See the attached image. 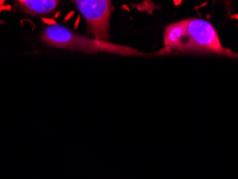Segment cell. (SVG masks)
<instances>
[{
	"instance_id": "1",
	"label": "cell",
	"mask_w": 238,
	"mask_h": 179,
	"mask_svg": "<svg viewBox=\"0 0 238 179\" xmlns=\"http://www.w3.org/2000/svg\"><path fill=\"white\" fill-rule=\"evenodd\" d=\"M177 53L216 54L238 58V54L222 45L216 28L203 18H187L167 25L163 34V48L156 55Z\"/></svg>"
},
{
	"instance_id": "2",
	"label": "cell",
	"mask_w": 238,
	"mask_h": 179,
	"mask_svg": "<svg viewBox=\"0 0 238 179\" xmlns=\"http://www.w3.org/2000/svg\"><path fill=\"white\" fill-rule=\"evenodd\" d=\"M40 40L52 48L65 49L85 54L106 53L128 57H144L147 54L126 45L112 43L110 41L98 40L74 32L61 25L47 26L40 33Z\"/></svg>"
},
{
	"instance_id": "3",
	"label": "cell",
	"mask_w": 238,
	"mask_h": 179,
	"mask_svg": "<svg viewBox=\"0 0 238 179\" xmlns=\"http://www.w3.org/2000/svg\"><path fill=\"white\" fill-rule=\"evenodd\" d=\"M76 5L87 25V31L93 38L110 41L113 0H70Z\"/></svg>"
},
{
	"instance_id": "4",
	"label": "cell",
	"mask_w": 238,
	"mask_h": 179,
	"mask_svg": "<svg viewBox=\"0 0 238 179\" xmlns=\"http://www.w3.org/2000/svg\"><path fill=\"white\" fill-rule=\"evenodd\" d=\"M61 0H15L22 12L30 16H48L53 14Z\"/></svg>"
},
{
	"instance_id": "5",
	"label": "cell",
	"mask_w": 238,
	"mask_h": 179,
	"mask_svg": "<svg viewBox=\"0 0 238 179\" xmlns=\"http://www.w3.org/2000/svg\"><path fill=\"white\" fill-rule=\"evenodd\" d=\"M42 22L47 25V26H53V25L57 24V22H56L55 18H48V17L45 16H42Z\"/></svg>"
},
{
	"instance_id": "6",
	"label": "cell",
	"mask_w": 238,
	"mask_h": 179,
	"mask_svg": "<svg viewBox=\"0 0 238 179\" xmlns=\"http://www.w3.org/2000/svg\"><path fill=\"white\" fill-rule=\"evenodd\" d=\"M3 11H7V12L12 11V5H11V4H2V5L0 7V14L3 12Z\"/></svg>"
},
{
	"instance_id": "7",
	"label": "cell",
	"mask_w": 238,
	"mask_h": 179,
	"mask_svg": "<svg viewBox=\"0 0 238 179\" xmlns=\"http://www.w3.org/2000/svg\"><path fill=\"white\" fill-rule=\"evenodd\" d=\"M73 14H74V12H73V11H72V12H70V13H69V14H68V15H67V16L65 17V23H66V22H68V20H70L71 17L73 16Z\"/></svg>"
},
{
	"instance_id": "8",
	"label": "cell",
	"mask_w": 238,
	"mask_h": 179,
	"mask_svg": "<svg viewBox=\"0 0 238 179\" xmlns=\"http://www.w3.org/2000/svg\"><path fill=\"white\" fill-rule=\"evenodd\" d=\"M60 16V12H56L55 13V18H57V17Z\"/></svg>"
},
{
	"instance_id": "9",
	"label": "cell",
	"mask_w": 238,
	"mask_h": 179,
	"mask_svg": "<svg viewBox=\"0 0 238 179\" xmlns=\"http://www.w3.org/2000/svg\"><path fill=\"white\" fill-rule=\"evenodd\" d=\"M4 2H5V0H0V7H1L2 4H4Z\"/></svg>"
}]
</instances>
